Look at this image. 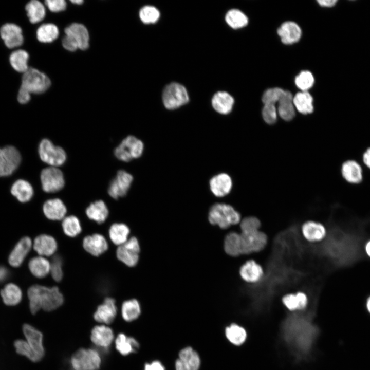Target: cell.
I'll list each match as a JSON object with an SVG mask.
<instances>
[{
    "label": "cell",
    "mask_w": 370,
    "mask_h": 370,
    "mask_svg": "<svg viewBox=\"0 0 370 370\" xmlns=\"http://www.w3.org/2000/svg\"><path fill=\"white\" fill-rule=\"evenodd\" d=\"M140 251L138 240L136 237H132L118 247L116 254L119 261L128 267H133L138 262Z\"/></svg>",
    "instance_id": "9"
},
{
    "label": "cell",
    "mask_w": 370,
    "mask_h": 370,
    "mask_svg": "<svg viewBox=\"0 0 370 370\" xmlns=\"http://www.w3.org/2000/svg\"><path fill=\"white\" fill-rule=\"evenodd\" d=\"M141 313V307L139 302L135 299L124 301L121 306V314L123 319L127 322L137 319Z\"/></svg>",
    "instance_id": "40"
},
{
    "label": "cell",
    "mask_w": 370,
    "mask_h": 370,
    "mask_svg": "<svg viewBox=\"0 0 370 370\" xmlns=\"http://www.w3.org/2000/svg\"><path fill=\"white\" fill-rule=\"evenodd\" d=\"M314 77L308 70L302 71L295 78V84L303 91H307L313 85Z\"/></svg>",
    "instance_id": "48"
},
{
    "label": "cell",
    "mask_w": 370,
    "mask_h": 370,
    "mask_svg": "<svg viewBox=\"0 0 370 370\" xmlns=\"http://www.w3.org/2000/svg\"><path fill=\"white\" fill-rule=\"evenodd\" d=\"M50 85L51 81L45 74L36 69L29 68L23 75L20 87L30 94H40L46 91Z\"/></svg>",
    "instance_id": "3"
},
{
    "label": "cell",
    "mask_w": 370,
    "mask_h": 370,
    "mask_svg": "<svg viewBox=\"0 0 370 370\" xmlns=\"http://www.w3.org/2000/svg\"><path fill=\"white\" fill-rule=\"evenodd\" d=\"M317 2L322 7H331L335 6L338 1L336 0H319Z\"/></svg>",
    "instance_id": "58"
},
{
    "label": "cell",
    "mask_w": 370,
    "mask_h": 370,
    "mask_svg": "<svg viewBox=\"0 0 370 370\" xmlns=\"http://www.w3.org/2000/svg\"><path fill=\"white\" fill-rule=\"evenodd\" d=\"M224 248L225 252L231 256L242 255L240 233L232 231L228 233L225 238Z\"/></svg>",
    "instance_id": "37"
},
{
    "label": "cell",
    "mask_w": 370,
    "mask_h": 370,
    "mask_svg": "<svg viewBox=\"0 0 370 370\" xmlns=\"http://www.w3.org/2000/svg\"><path fill=\"white\" fill-rule=\"evenodd\" d=\"M1 295L3 302L8 306L17 305L22 298L21 289L13 283L6 285L1 290Z\"/></svg>",
    "instance_id": "39"
},
{
    "label": "cell",
    "mask_w": 370,
    "mask_h": 370,
    "mask_svg": "<svg viewBox=\"0 0 370 370\" xmlns=\"http://www.w3.org/2000/svg\"><path fill=\"white\" fill-rule=\"evenodd\" d=\"M366 307L368 311L370 313V297L367 301Z\"/></svg>",
    "instance_id": "62"
},
{
    "label": "cell",
    "mask_w": 370,
    "mask_h": 370,
    "mask_svg": "<svg viewBox=\"0 0 370 370\" xmlns=\"http://www.w3.org/2000/svg\"><path fill=\"white\" fill-rule=\"evenodd\" d=\"M21 156L14 146L8 145L0 148V177L11 175L19 166Z\"/></svg>",
    "instance_id": "10"
},
{
    "label": "cell",
    "mask_w": 370,
    "mask_h": 370,
    "mask_svg": "<svg viewBox=\"0 0 370 370\" xmlns=\"http://www.w3.org/2000/svg\"><path fill=\"white\" fill-rule=\"evenodd\" d=\"M225 334L227 340L235 346H240L244 344L248 337L246 329L236 323L231 324L226 327Z\"/></svg>",
    "instance_id": "32"
},
{
    "label": "cell",
    "mask_w": 370,
    "mask_h": 370,
    "mask_svg": "<svg viewBox=\"0 0 370 370\" xmlns=\"http://www.w3.org/2000/svg\"><path fill=\"white\" fill-rule=\"evenodd\" d=\"M108 214L107 206L103 200H97L91 203L86 209V214L88 218L98 224L104 223Z\"/></svg>",
    "instance_id": "31"
},
{
    "label": "cell",
    "mask_w": 370,
    "mask_h": 370,
    "mask_svg": "<svg viewBox=\"0 0 370 370\" xmlns=\"http://www.w3.org/2000/svg\"><path fill=\"white\" fill-rule=\"evenodd\" d=\"M32 246L31 238L28 236L22 238L11 252L8 262L14 267H19L30 252Z\"/></svg>",
    "instance_id": "21"
},
{
    "label": "cell",
    "mask_w": 370,
    "mask_h": 370,
    "mask_svg": "<svg viewBox=\"0 0 370 370\" xmlns=\"http://www.w3.org/2000/svg\"><path fill=\"white\" fill-rule=\"evenodd\" d=\"M62 227L64 234L70 237H75L82 232L80 221L74 215L65 217L62 219Z\"/></svg>",
    "instance_id": "44"
},
{
    "label": "cell",
    "mask_w": 370,
    "mask_h": 370,
    "mask_svg": "<svg viewBox=\"0 0 370 370\" xmlns=\"http://www.w3.org/2000/svg\"><path fill=\"white\" fill-rule=\"evenodd\" d=\"M226 21L233 29H238L246 26L248 22L247 16L236 9L230 10L226 15Z\"/></svg>",
    "instance_id": "45"
},
{
    "label": "cell",
    "mask_w": 370,
    "mask_h": 370,
    "mask_svg": "<svg viewBox=\"0 0 370 370\" xmlns=\"http://www.w3.org/2000/svg\"><path fill=\"white\" fill-rule=\"evenodd\" d=\"M84 249L90 255L98 257L105 253L108 248L105 237L99 233L85 236L83 239Z\"/></svg>",
    "instance_id": "19"
},
{
    "label": "cell",
    "mask_w": 370,
    "mask_h": 370,
    "mask_svg": "<svg viewBox=\"0 0 370 370\" xmlns=\"http://www.w3.org/2000/svg\"><path fill=\"white\" fill-rule=\"evenodd\" d=\"M115 345L116 349L123 356L136 353L140 347L138 342L134 338L128 337L123 333L117 336Z\"/></svg>",
    "instance_id": "33"
},
{
    "label": "cell",
    "mask_w": 370,
    "mask_h": 370,
    "mask_svg": "<svg viewBox=\"0 0 370 370\" xmlns=\"http://www.w3.org/2000/svg\"><path fill=\"white\" fill-rule=\"evenodd\" d=\"M292 94L285 90L284 94L278 102V114L285 121H290L295 116V107L293 103Z\"/></svg>",
    "instance_id": "29"
},
{
    "label": "cell",
    "mask_w": 370,
    "mask_h": 370,
    "mask_svg": "<svg viewBox=\"0 0 370 370\" xmlns=\"http://www.w3.org/2000/svg\"><path fill=\"white\" fill-rule=\"evenodd\" d=\"M364 163L370 169V147H368L363 154Z\"/></svg>",
    "instance_id": "59"
},
{
    "label": "cell",
    "mask_w": 370,
    "mask_h": 370,
    "mask_svg": "<svg viewBox=\"0 0 370 370\" xmlns=\"http://www.w3.org/2000/svg\"><path fill=\"white\" fill-rule=\"evenodd\" d=\"M40 178L42 189L47 193L58 192L65 184L63 173L57 167L50 166L44 169L41 173Z\"/></svg>",
    "instance_id": "11"
},
{
    "label": "cell",
    "mask_w": 370,
    "mask_h": 370,
    "mask_svg": "<svg viewBox=\"0 0 370 370\" xmlns=\"http://www.w3.org/2000/svg\"><path fill=\"white\" fill-rule=\"evenodd\" d=\"M162 100L164 105L168 109H174L186 104L189 96L185 87L178 83H172L167 85L163 92Z\"/></svg>",
    "instance_id": "7"
},
{
    "label": "cell",
    "mask_w": 370,
    "mask_h": 370,
    "mask_svg": "<svg viewBox=\"0 0 370 370\" xmlns=\"http://www.w3.org/2000/svg\"><path fill=\"white\" fill-rule=\"evenodd\" d=\"M0 34L6 46L9 48L20 46L24 42L21 28L13 23L3 25L0 29Z\"/></svg>",
    "instance_id": "16"
},
{
    "label": "cell",
    "mask_w": 370,
    "mask_h": 370,
    "mask_svg": "<svg viewBox=\"0 0 370 370\" xmlns=\"http://www.w3.org/2000/svg\"><path fill=\"white\" fill-rule=\"evenodd\" d=\"M281 301L284 307L288 311L295 312L303 311L307 308L309 299L305 292L299 291L284 294Z\"/></svg>",
    "instance_id": "18"
},
{
    "label": "cell",
    "mask_w": 370,
    "mask_h": 370,
    "mask_svg": "<svg viewBox=\"0 0 370 370\" xmlns=\"http://www.w3.org/2000/svg\"><path fill=\"white\" fill-rule=\"evenodd\" d=\"M294 107L300 113L309 114L313 111V98L308 91L297 93L293 97Z\"/></svg>",
    "instance_id": "38"
},
{
    "label": "cell",
    "mask_w": 370,
    "mask_h": 370,
    "mask_svg": "<svg viewBox=\"0 0 370 370\" xmlns=\"http://www.w3.org/2000/svg\"><path fill=\"white\" fill-rule=\"evenodd\" d=\"M29 308L34 314L40 309L46 311L54 310L64 303L62 293L57 286L48 287L40 285H33L27 291Z\"/></svg>",
    "instance_id": "1"
},
{
    "label": "cell",
    "mask_w": 370,
    "mask_h": 370,
    "mask_svg": "<svg viewBox=\"0 0 370 370\" xmlns=\"http://www.w3.org/2000/svg\"><path fill=\"white\" fill-rule=\"evenodd\" d=\"M28 267L33 275L38 278H43L50 273V262L45 257L39 255L29 261Z\"/></svg>",
    "instance_id": "35"
},
{
    "label": "cell",
    "mask_w": 370,
    "mask_h": 370,
    "mask_svg": "<svg viewBox=\"0 0 370 370\" xmlns=\"http://www.w3.org/2000/svg\"><path fill=\"white\" fill-rule=\"evenodd\" d=\"M63 47L70 51H74L78 48V46L76 42L70 36L66 35L62 41Z\"/></svg>",
    "instance_id": "54"
},
{
    "label": "cell",
    "mask_w": 370,
    "mask_h": 370,
    "mask_svg": "<svg viewBox=\"0 0 370 370\" xmlns=\"http://www.w3.org/2000/svg\"><path fill=\"white\" fill-rule=\"evenodd\" d=\"M239 274L242 279L250 284L259 283L263 278L265 271L263 267L255 260H247L240 267Z\"/></svg>",
    "instance_id": "13"
},
{
    "label": "cell",
    "mask_w": 370,
    "mask_h": 370,
    "mask_svg": "<svg viewBox=\"0 0 370 370\" xmlns=\"http://www.w3.org/2000/svg\"><path fill=\"white\" fill-rule=\"evenodd\" d=\"M265 122L269 124H274L277 119L278 111L274 104H264L262 111Z\"/></svg>",
    "instance_id": "52"
},
{
    "label": "cell",
    "mask_w": 370,
    "mask_h": 370,
    "mask_svg": "<svg viewBox=\"0 0 370 370\" xmlns=\"http://www.w3.org/2000/svg\"><path fill=\"white\" fill-rule=\"evenodd\" d=\"M303 238L309 243H316L323 240L326 237L327 231L322 223L314 220L304 222L301 227Z\"/></svg>",
    "instance_id": "15"
},
{
    "label": "cell",
    "mask_w": 370,
    "mask_h": 370,
    "mask_svg": "<svg viewBox=\"0 0 370 370\" xmlns=\"http://www.w3.org/2000/svg\"><path fill=\"white\" fill-rule=\"evenodd\" d=\"M117 312L116 300L113 298L106 297L103 302L98 306L93 317L98 322L110 324L114 321Z\"/></svg>",
    "instance_id": "17"
},
{
    "label": "cell",
    "mask_w": 370,
    "mask_h": 370,
    "mask_svg": "<svg viewBox=\"0 0 370 370\" xmlns=\"http://www.w3.org/2000/svg\"><path fill=\"white\" fill-rule=\"evenodd\" d=\"M65 34L70 36L76 42L78 48L86 50L89 46V33L82 24L73 23L65 29Z\"/></svg>",
    "instance_id": "25"
},
{
    "label": "cell",
    "mask_w": 370,
    "mask_h": 370,
    "mask_svg": "<svg viewBox=\"0 0 370 370\" xmlns=\"http://www.w3.org/2000/svg\"><path fill=\"white\" fill-rule=\"evenodd\" d=\"M33 247L40 256H51L55 253L58 249V243L53 236L43 234L35 238Z\"/></svg>",
    "instance_id": "22"
},
{
    "label": "cell",
    "mask_w": 370,
    "mask_h": 370,
    "mask_svg": "<svg viewBox=\"0 0 370 370\" xmlns=\"http://www.w3.org/2000/svg\"><path fill=\"white\" fill-rule=\"evenodd\" d=\"M208 219L212 225H217L223 229L239 224L242 220L240 214L232 206L219 203L211 207Z\"/></svg>",
    "instance_id": "2"
},
{
    "label": "cell",
    "mask_w": 370,
    "mask_h": 370,
    "mask_svg": "<svg viewBox=\"0 0 370 370\" xmlns=\"http://www.w3.org/2000/svg\"><path fill=\"white\" fill-rule=\"evenodd\" d=\"M39 154L41 159L51 166H60L66 160L65 151L62 147L54 145L47 139H43L40 143Z\"/></svg>",
    "instance_id": "5"
},
{
    "label": "cell",
    "mask_w": 370,
    "mask_h": 370,
    "mask_svg": "<svg viewBox=\"0 0 370 370\" xmlns=\"http://www.w3.org/2000/svg\"><path fill=\"white\" fill-rule=\"evenodd\" d=\"M240 234L242 255L260 252L263 251L267 245V235L261 230Z\"/></svg>",
    "instance_id": "8"
},
{
    "label": "cell",
    "mask_w": 370,
    "mask_h": 370,
    "mask_svg": "<svg viewBox=\"0 0 370 370\" xmlns=\"http://www.w3.org/2000/svg\"><path fill=\"white\" fill-rule=\"evenodd\" d=\"M232 182L231 177L226 173L213 177L210 181L211 191L217 197H223L231 191Z\"/></svg>",
    "instance_id": "27"
},
{
    "label": "cell",
    "mask_w": 370,
    "mask_h": 370,
    "mask_svg": "<svg viewBox=\"0 0 370 370\" xmlns=\"http://www.w3.org/2000/svg\"><path fill=\"white\" fill-rule=\"evenodd\" d=\"M50 262V273L53 280L60 282L63 278V261L59 254L53 255Z\"/></svg>",
    "instance_id": "47"
},
{
    "label": "cell",
    "mask_w": 370,
    "mask_h": 370,
    "mask_svg": "<svg viewBox=\"0 0 370 370\" xmlns=\"http://www.w3.org/2000/svg\"><path fill=\"white\" fill-rule=\"evenodd\" d=\"M133 176L129 173L120 170L109 184L108 193L110 197L117 199L127 193L133 181Z\"/></svg>",
    "instance_id": "12"
},
{
    "label": "cell",
    "mask_w": 370,
    "mask_h": 370,
    "mask_svg": "<svg viewBox=\"0 0 370 370\" xmlns=\"http://www.w3.org/2000/svg\"><path fill=\"white\" fill-rule=\"evenodd\" d=\"M365 249L367 254L370 256V241L367 243Z\"/></svg>",
    "instance_id": "60"
},
{
    "label": "cell",
    "mask_w": 370,
    "mask_h": 370,
    "mask_svg": "<svg viewBox=\"0 0 370 370\" xmlns=\"http://www.w3.org/2000/svg\"><path fill=\"white\" fill-rule=\"evenodd\" d=\"M45 3L48 8L54 12L63 11L66 8V3L64 0H46Z\"/></svg>",
    "instance_id": "53"
},
{
    "label": "cell",
    "mask_w": 370,
    "mask_h": 370,
    "mask_svg": "<svg viewBox=\"0 0 370 370\" xmlns=\"http://www.w3.org/2000/svg\"><path fill=\"white\" fill-rule=\"evenodd\" d=\"M240 233H245L260 230L261 223L259 219L255 216H248L244 218L240 223Z\"/></svg>",
    "instance_id": "50"
},
{
    "label": "cell",
    "mask_w": 370,
    "mask_h": 370,
    "mask_svg": "<svg viewBox=\"0 0 370 370\" xmlns=\"http://www.w3.org/2000/svg\"><path fill=\"white\" fill-rule=\"evenodd\" d=\"M200 359L198 354L191 347L182 349L175 363V370H199Z\"/></svg>",
    "instance_id": "14"
},
{
    "label": "cell",
    "mask_w": 370,
    "mask_h": 370,
    "mask_svg": "<svg viewBox=\"0 0 370 370\" xmlns=\"http://www.w3.org/2000/svg\"><path fill=\"white\" fill-rule=\"evenodd\" d=\"M114 332L112 328L104 326H96L91 331L90 339L96 345L107 350L114 339Z\"/></svg>",
    "instance_id": "23"
},
{
    "label": "cell",
    "mask_w": 370,
    "mask_h": 370,
    "mask_svg": "<svg viewBox=\"0 0 370 370\" xmlns=\"http://www.w3.org/2000/svg\"><path fill=\"white\" fill-rule=\"evenodd\" d=\"M11 193L20 202H26L29 201L32 197L33 189L29 182L19 179L12 186Z\"/></svg>",
    "instance_id": "34"
},
{
    "label": "cell",
    "mask_w": 370,
    "mask_h": 370,
    "mask_svg": "<svg viewBox=\"0 0 370 370\" xmlns=\"http://www.w3.org/2000/svg\"><path fill=\"white\" fill-rule=\"evenodd\" d=\"M9 276V271L7 268L0 266V283L4 282Z\"/></svg>",
    "instance_id": "57"
},
{
    "label": "cell",
    "mask_w": 370,
    "mask_h": 370,
    "mask_svg": "<svg viewBox=\"0 0 370 370\" xmlns=\"http://www.w3.org/2000/svg\"><path fill=\"white\" fill-rule=\"evenodd\" d=\"M29 54L24 50L19 49L11 53L9 61L12 67L17 71L25 72L29 68L28 60Z\"/></svg>",
    "instance_id": "42"
},
{
    "label": "cell",
    "mask_w": 370,
    "mask_h": 370,
    "mask_svg": "<svg viewBox=\"0 0 370 370\" xmlns=\"http://www.w3.org/2000/svg\"><path fill=\"white\" fill-rule=\"evenodd\" d=\"M130 233L129 227L123 223H114L108 230V235L112 243L118 246L128 239Z\"/></svg>",
    "instance_id": "36"
},
{
    "label": "cell",
    "mask_w": 370,
    "mask_h": 370,
    "mask_svg": "<svg viewBox=\"0 0 370 370\" xmlns=\"http://www.w3.org/2000/svg\"><path fill=\"white\" fill-rule=\"evenodd\" d=\"M59 34L58 28L53 24H44L36 31L38 40L42 43H50L54 41Z\"/></svg>",
    "instance_id": "43"
},
{
    "label": "cell",
    "mask_w": 370,
    "mask_h": 370,
    "mask_svg": "<svg viewBox=\"0 0 370 370\" xmlns=\"http://www.w3.org/2000/svg\"><path fill=\"white\" fill-rule=\"evenodd\" d=\"M234 103L233 98L225 91L217 92L212 99V105L214 109L218 113L224 115L230 113Z\"/></svg>",
    "instance_id": "30"
},
{
    "label": "cell",
    "mask_w": 370,
    "mask_h": 370,
    "mask_svg": "<svg viewBox=\"0 0 370 370\" xmlns=\"http://www.w3.org/2000/svg\"><path fill=\"white\" fill-rule=\"evenodd\" d=\"M27 14L31 23H37L42 21L45 16V8L43 4L37 0H32L25 7Z\"/></svg>",
    "instance_id": "41"
},
{
    "label": "cell",
    "mask_w": 370,
    "mask_h": 370,
    "mask_svg": "<svg viewBox=\"0 0 370 370\" xmlns=\"http://www.w3.org/2000/svg\"><path fill=\"white\" fill-rule=\"evenodd\" d=\"M45 216L51 220H62L67 213V209L63 202L59 198L49 199L43 206Z\"/></svg>",
    "instance_id": "26"
},
{
    "label": "cell",
    "mask_w": 370,
    "mask_h": 370,
    "mask_svg": "<svg viewBox=\"0 0 370 370\" xmlns=\"http://www.w3.org/2000/svg\"><path fill=\"white\" fill-rule=\"evenodd\" d=\"M22 331L26 338V341L33 351L43 358L45 352L43 344V335L42 332L29 324H24L23 325Z\"/></svg>",
    "instance_id": "20"
},
{
    "label": "cell",
    "mask_w": 370,
    "mask_h": 370,
    "mask_svg": "<svg viewBox=\"0 0 370 370\" xmlns=\"http://www.w3.org/2000/svg\"><path fill=\"white\" fill-rule=\"evenodd\" d=\"M282 42L285 44H292L301 38L302 31L300 26L292 21L283 23L277 30Z\"/></svg>",
    "instance_id": "24"
},
{
    "label": "cell",
    "mask_w": 370,
    "mask_h": 370,
    "mask_svg": "<svg viewBox=\"0 0 370 370\" xmlns=\"http://www.w3.org/2000/svg\"><path fill=\"white\" fill-rule=\"evenodd\" d=\"M143 149V143L140 140L133 136H128L115 149L114 154L119 160L128 162L140 157Z\"/></svg>",
    "instance_id": "6"
},
{
    "label": "cell",
    "mask_w": 370,
    "mask_h": 370,
    "mask_svg": "<svg viewBox=\"0 0 370 370\" xmlns=\"http://www.w3.org/2000/svg\"><path fill=\"white\" fill-rule=\"evenodd\" d=\"M341 174L344 179L350 183L358 184L363 179L362 169L354 160H348L342 164Z\"/></svg>",
    "instance_id": "28"
},
{
    "label": "cell",
    "mask_w": 370,
    "mask_h": 370,
    "mask_svg": "<svg viewBox=\"0 0 370 370\" xmlns=\"http://www.w3.org/2000/svg\"><path fill=\"white\" fill-rule=\"evenodd\" d=\"M101 363L99 353L95 349L81 348L71 357L74 370H98Z\"/></svg>",
    "instance_id": "4"
},
{
    "label": "cell",
    "mask_w": 370,
    "mask_h": 370,
    "mask_svg": "<svg viewBox=\"0 0 370 370\" xmlns=\"http://www.w3.org/2000/svg\"><path fill=\"white\" fill-rule=\"evenodd\" d=\"M285 90L279 87L268 89L263 94L262 100L264 104H274L278 103Z\"/></svg>",
    "instance_id": "51"
},
{
    "label": "cell",
    "mask_w": 370,
    "mask_h": 370,
    "mask_svg": "<svg viewBox=\"0 0 370 370\" xmlns=\"http://www.w3.org/2000/svg\"><path fill=\"white\" fill-rule=\"evenodd\" d=\"M144 370H165L164 366L159 361H154L145 364Z\"/></svg>",
    "instance_id": "56"
},
{
    "label": "cell",
    "mask_w": 370,
    "mask_h": 370,
    "mask_svg": "<svg viewBox=\"0 0 370 370\" xmlns=\"http://www.w3.org/2000/svg\"><path fill=\"white\" fill-rule=\"evenodd\" d=\"M13 346L18 354L25 357L32 362H37L42 359L33 351L25 340L17 339L14 342Z\"/></svg>",
    "instance_id": "46"
},
{
    "label": "cell",
    "mask_w": 370,
    "mask_h": 370,
    "mask_svg": "<svg viewBox=\"0 0 370 370\" xmlns=\"http://www.w3.org/2000/svg\"><path fill=\"white\" fill-rule=\"evenodd\" d=\"M71 2L75 4L80 5L83 3V1L81 0H72Z\"/></svg>",
    "instance_id": "61"
},
{
    "label": "cell",
    "mask_w": 370,
    "mask_h": 370,
    "mask_svg": "<svg viewBox=\"0 0 370 370\" xmlns=\"http://www.w3.org/2000/svg\"><path fill=\"white\" fill-rule=\"evenodd\" d=\"M30 99V94L25 89L20 88L17 95V100L21 104L28 103Z\"/></svg>",
    "instance_id": "55"
},
{
    "label": "cell",
    "mask_w": 370,
    "mask_h": 370,
    "mask_svg": "<svg viewBox=\"0 0 370 370\" xmlns=\"http://www.w3.org/2000/svg\"><path fill=\"white\" fill-rule=\"evenodd\" d=\"M139 16L141 21L145 24L154 23L160 17V13L155 7L146 6L141 9Z\"/></svg>",
    "instance_id": "49"
}]
</instances>
